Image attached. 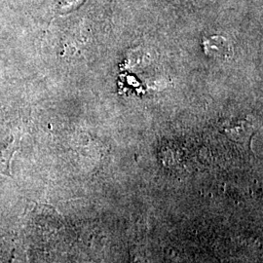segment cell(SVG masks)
<instances>
[{"instance_id":"obj_1","label":"cell","mask_w":263,"mask_h":263,"mask_svg":"<svg viewBox=\"0 0 263 263\" xmlns=\"http://www.w3.org/2000/svg\"><path fill=\"white\" fill-rule=\"evenodd\" d=\"M19 142L18 135L0 130V175L11 177V162L19 148Z\"/></svg>"},{"instance_id":"obj_2","label":"cell","mask_w":263,"mask_h":263,"mask_svg":"<svg viewBox=\"0 0 263 263\" xmlns=\"http://www.w3.org/2000/svg\"><path fill=\"white\" fill-rule=\"evenodd\" d=\"M83 0H65L64 3L61 5V11H69L70 9H73L77 7Z\"/></svg>"}]
</instances>
